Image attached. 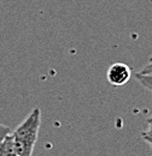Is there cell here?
Wrapping results in <instances>:
<instances>
[{
	"mask_svg": "<svg viewBox=\"0 0 152 156\" xmlns=\"http://www.w3.org/2000/svg\"><path fill=\"white\" fill-rule=\"evenodd\" d=\"M141 137L152 149V117L147 119V129L141 132Z\"/></svg>",
	"mask_w": 152,
	"mask_h": 156,
	"instance_id": "5b68a950",
	"label": "cell"
},
{
	"mask_svg": "<svg viewBox=\"0 0 152 156\" xmlns=\"http://www.w3.org/2000/svg\"><path fill=\"white\" fill-rule=\"evenodd\" d=\"M106 78L114 87H123L132 78L131 67L124 62H115L108 69Z\"/></svg>",
	"mask_w": 152,
	"mask_h": 156,
	"instance_id": "7a4b0ae2",
	"label": "cell"
},
{
	"mask_svg": "<svg viewBox=\"0 0 152 156\" xmlns=\"http://www.w3.org/2000/svg\"><path fill=\"white\" fill-rule=\"evenodd\" d=\"M0 156H18L11 135H9L0 144Z\"/></svg>",
	"mask_w": 152,
	"mask_h": 156,
	"instance_id": "3957f363",
	"label": "cell"
},
{
	"mask_svg": "<svg viewBox=\"0 0 152 156\" xmlns=\"http://www.w3.org/2000/svg\"><path fill=\"white\" fill-rule=\"evenodd\" d=\"M9 135H11V129L9 126H6V125H1L0 124V144L2 143V140Z\"/></svg>",
	"mask_w": 152,
	"mask_h": 156,
	"instance_id": "52a82bcc",
	"label": "cell"
},
{
	"mask_svg": "<svg viewBox=\"0 0 152 156\" xmlns=\"http://www.w3.org/2000/svg\"><path fill=\"white\" fill-rule=\"evenodd\" d=\"M139 73L141 75H152V57L149 58L147 62L144 65V67L139 71Z\"/></svg>",
	"mask_w": 152,
	"mask_h": 156,
	"instance_id": "8992f818",
	"label": "cell"
},
{
	"mask_svg": "<svg viewBox=\"0 0 152 156\" xmlns=\"http://www.w3.org/2000/svg\"><path fill=\"white\" fill-rule=\"evenodd\" d=\"M41 125V111L35 107L11 133L18 156H33Z\"/></svg>",
	"mask_w": 152,
	"mask_h": 156,
	"instance_id": "6da1fadb",
	"label": "cell"
},
{
	"mask_svg": "<svg viewBox=\"0 0 152 156\" xmlns=\"http://www.w3.org/2000/svg\"><path fill=\"white\" fill-rule=\"evenodd\" d=\"M136 80L147 90L152 91V75H141V73H135Z\"/></svg>",
	"mask_w": 152,
	"mask_h": 156,
	"instance_id": "277c9868",
	"label": "cell"
}]
</instances>
